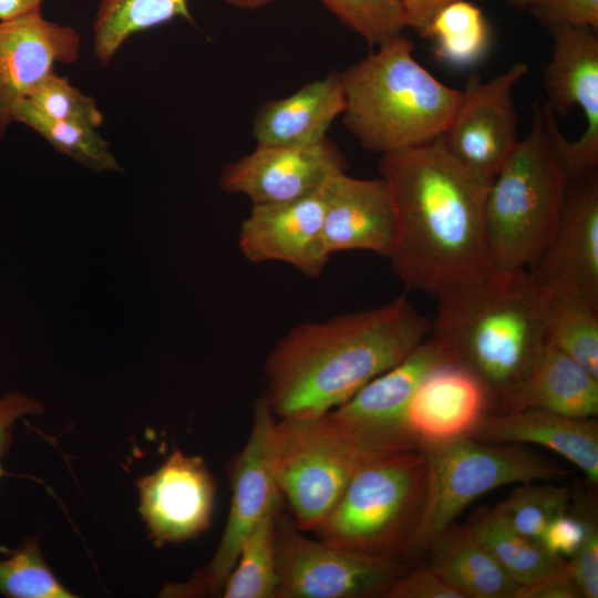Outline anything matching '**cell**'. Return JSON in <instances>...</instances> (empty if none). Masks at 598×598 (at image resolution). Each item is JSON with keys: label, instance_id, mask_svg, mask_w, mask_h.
Instances as JSON below:
<instances>
[{"label": "cell", "instance_id": "obj_2", "mask_svg": "<svg viewBox=\"0 0 598 598\" xmlns=\"http://www.w3.org/2000/svg\"><path fill=\"white\" fill-rule=\"evenodd\" d=\"M431 332L405 293L379 307L292 327L265 362L264 396L275 416L329 413L394 367Z\"/></svg>", "mask_w": 598, "mask_h": 598}, {"label": "cell", "instance_id": "obj_43", "mask_svg": "<svg viewBox=\"0 0 598 598\" xmlns=\"http://www.w3.org/2000/svg\"><path fill=\"white\" fill-rule=\"evenodd\" d=\"M227 4L243 9V10H254L266 7L267 4L274 2L275 0H223Z\"/></svg>", "mask_w": 598, "mask_h": 598}, {"label": "cell", "instance_id": "obj_38", "mask_svg": "<svg viewBox=\"0 0 598 598\" xmlns=\"http://www.w3.org/2000/svg\"><path fill=\"white\" fill-rule=\"evenodd\" d=\"M42 413V404L31 396L16 391L0 395V480L7 475L2 462L12 445L14 426L27 416Z\"/></svg>", "mask_w": 598, "mask_h": 598}, {"label": "cell", "instance_id": "obj_29", "mask_svg": "<svg viewBox=\"0 0 598 598\" xmlns=\"http://www.w3.org/2000/svg\"><path fill=\"white\" fill-rule=\"evenodd\" d=\"M12 121L34 130L55 150L95 172L121 171L110 144L96 128L51 118L25 100L16 105Z\"/></svg>", "mask_w": 598, "mask_h": 598}, {"label": "cell", "instance_id": "obj_1", "mask_svg": "<svg viewBox=\"0 0 598 598\" xmlns=\"http://www.w3.org/2000/svg\"><path fill=\"white\" fill-rule=\"evenodd\" d=\"M395 210L389 257L408 290L439 295L487 274L484 207L489 184L466 169L443 136L379 161Z\"/></svg>", "mask_w": 598, "mask_h": 598}, {"label": "cell", "instance_id": "obj_40", "mask_svg": "<svg viewBox=\"0 0 598 598\" xmlns=\"http://www.w3.org/2000/svg\"><path fill=\"white\" fill-rule=\"evenodd\" d=\"M515 598H582L568 565L534 581L520 585Z\"/></svg>", "mask_w": 598, "mask_h": 598}, {"label": "cell", "instance_id": "obj_14", "mask_svg": "<svg viewBox=\"0 0 598 598\" xmlns=\"http://www.w3.org/2000/svg\"><path fill=\"white\" fill-rule=\"evenodd\" d=\"M135 484L138 513L156 547L193 540L209 528L217 485L202 456L174 448Z\"/></svg>", "mask_w": 598, "mask_h": 598}, {"label": "cell", "instance_id": "obj_12", "mask_svg": "<svg viewBox=\"0 0 598 598\" xmlns=\"http://www.w3.org/2000/svg\"><path fill=\"white\" fill-rule=\"evenodd\" d=\"M305 533L279 512L276 598L386 597L393 581L405 571L402 561L363 559Z\"/></svg>", "mask_w": 598, "mask_h": 598}, {"label": "cell", "instance_id": "obj_9", "mask_svg": "<svg viewBox=\"0 0 598 598\" xmlns=\"http://www.w3.org/2000/svg\"><path fill=\"white\" fill-rule=\"evenodd\" d=\"M551 55L542 68L549 138L569 181L598 166V37L590 27L545 25Z\"/></svg>", "mask_w": 598, "mask_h": 598}, {"label": "cell", "instance_id": "obj_7", "mask_svg": "<svg viewBox=\"0 0 598 598\" xmlns=\"http://www.w3.org/2000/svg\"><path fill=\"white\" fill-rule=\"evenodd\" d=\"M420 450L427 461V497L412 554L427 550L484 494L509 484L556 482L569 475L564 466L523 444L464 436Z\"/></svg>", "mask_w": 598, "mask_h": 598}, {"label": "cell", "instance_id": "obj_31", "mask_svg": "<svg viewBox=\"0 0 598 598\" xmlns=\"http://www.w3.org/2000/svg\"><path fill=\"white\" fill-rule=\"evenodd\" d=\"M548 342L598 377V307L550 296Z\"/></svg>", "mask_w": 598, "mask_h": 598}, {"label": "cell", "instance_id": "obj_27", "mask_svg": "<svg viewBox=\"0 0 598 598\" xmlns=\"http://www.w3.org/2000/svg\"><path fill=\"white\" fill-rule=\"evenodd\" d=\"M280 507L269 512L244 539L221 598H276L279 579L276 527Z\"/></svg>", "mask_w": 598, "mask_h": 598}, {"label": "cell", "instance_id": "obj_39", "mask_svg": "<svg viewBox=\"0 0 598 598\" xmlns=\"http://www.w3.org/2000/svg\"><path fill=\"white\" fill-rule=\"evenodd\" d=\"M586 530L587 518L566 512L549 522L538 542L548 553L566 558L578 549Z\"/></svg>", "mask_w": 598, "mask_h": 598}, {"label": "cell", "instance_id": "obj_22", "mask_svg": "<svg viewBox=\"0 0 598 598\" xmlns=\"http://www.w3.org/2000/svg\"><path fill=\"white\" fill-rule=\"evenodd\" d=\"M344 106L340 72L331 71L288 96L261 104L252 121V136L257 145L319 143L328 137Z\"/></svg>", "mask_w": 598, "mask_h": 598}, {"label": "cell", "instance_id": "obj_26", "mask_svg": "<svg viewBox=\"0 0 598 598\" xmlns=\"http://www.w3.org/2000/svg\"><path fill=\"white\" fill-rule=\"evenodd\" d=\"M465 527L520 585L563 568L567 560L508 527L493 508L477 509Z\"/></svg>", "mask_w": 598, "mask_h": 598}, {"label": "cell", "instance_id": "obj_28", "mask_svg": "<svg viewBox=\"0 0 598 598\" xmlns=\"http://www.w3.org/2000/svg\"><path fill=\"white\" fill-rule=\"evenodd\" d=\"M426 38L434 41L439 59L456 66L478 61L491 40L483 12L467 0H456L443 7L432 19Z\"/></svg>", "mask_w": 598, "mask_h": 598}, {"label": "cell", "instance_id": "obj_36", "mask_svg": "<svg viewBox=\"0 0 598 598\" xmlns=\"http://www.w3.org/2000/svg\"><path fill=\"white\" fill-rule=\"evenodd\" d=\"M567 561L581 596L598 597V529L594 517H587V530L582 543Z\"/></svg>", "mask_w": 598, "mask_h": 598}, {"label": "cell", "instance_id": "obj_23", "mask_svg": "<svg viewBox=\"0 0 598 598\" xmlns=\"http://www.w3.org/2000/svg\"><path fill=\"white\" fill-rule=\"evenodd\" d=\"M429 549L431 567L463 598H515L519 584L465 525L452 524Z\"/></svg>", "mask_w": 598, "mask_h": 598}, {"label": "cell", "instance_id": "obj_11", "mask_svg": "<svg viewBox=\"0 0 598 598\" xmlns=\"http://www.w3.org/2000/svg\"><path fill=\"white\" fill-rule=\"evenodd\" d=\"M446 361L450 359L442 344L429 336L405 359L373 378L328 415L360 458L420 450L409 426V405L423 378Z\"/></svg>", "mask_w": 598, "mask_h": 598}, {"label": "cell", "instance_id": "obj_25", "mask_svg": "<svg viewBox=\"0 0 598 598\" xmlns=\"http://www.w3.org/2000/svg\"><path fill=\"white\" fill-rule=\"evenodd\" d=\"M177 18L192 21L188 0H100L92 25L93 54L107 66L131 37Z\"/></svg>", "mask_w": 598, "mask_h": 598}, {"label": "cell", "instance_id": "obj_42", "mask_svg": "<svg viewBox=\"0 0 598 598\" xmlns=\"http://www.w3.org/2000/svg\"><path fill=\"white\" fill-rule=\"evenodd\" d=\"M44 0H0V21L41 11Z\"/></svg>", "mask_w": 598, "mask_h": 598}, {"label": "cell", "instance_id": "obj_8", "mask_svg": "<svg viewBox=\"0 0 598 598\" xmlns=\"http://www.w3.org/2000/svg\"><path fill=\"white\" fill-rule=\"evenodd\" d=\"M266 456L291 518L303 532H313L329 515L360 462L328 413L275 420Z\"/></svg>", "mask_w": 598, "mask_h": 598}, {"label": "cell", "instance_id": "obj_33", "mask_svg": "<svg viewBox=\"0 0 598 598\" xmlns=\"http://www.w3.org/2000/svg\"><path fill=\"white\" fill-rule=\"evenodd\" d=\"M342 24L378 47L406 28L401 0H319Z\"/></svg>", "mask_w": 598, "mask_h": 598}, {"label": "cell", "instance_id": "obj_18", "mask_svg": "<svg viewBox=\"0 0 598 598\" xmlns=\"http://www.w3.org/2000/svg\"><path fill=\"white\" fill-rule=\"evenodd\" d=\"M80 42L74 28L50 21L41 11L0 21V141L16 105L56 63L75 62Z\"/></svg>", "mask_w": 598, "mask_h": 598}, {"label": "cell", "instance_id": "obj_24", "mask_svg": "<svg viewBox=\"0 0 598 598\" xmlns=\"http://www.w3.org/2000/svg\"><path fill=\"white\" fill-rule=\"evenodd\" d=\"M524 409L592 419L598 414V377L548 342L514 411Z\"/></svg>", "mask_w": 598, "mask_h": 598}, {"label": "cell", "instance_id": "obj_37", "mask_svg": "<svg viewBox=\"0 0 598 598\" xmlns=\"http://www.w3.org/2000/svg\"><path fill=\"white\" fill-rule=\"evenodd\" d=\"M385 598H463L430 567H417L401 574Z\"/></svg>", "mask_w": 598, "mask_h": 598}, {"label": "cell", "instance_id": "obj_10", "mask_svg": "<svg viewBox=\"0 0 598 598\" xmlns=\"http://www.w3.org/2000/svg\"><path fill=\"white\" fill-rule=\"evenodd\" d=\"M274 421L265 396L257 398L249 437L229 464L231 499L219 545L206 566L185 582L164 585L159 597L220 596L244 539L269 512L280 507L282 497L266 456L267 434Z\"/></svg>", "mask_w": 598, "mask_h": 598}, {"label": "cell", "instance_id": "obj_34", "mask_svg": "<svg viewBox=\"0 0 598 598\" xmlns=\"http://www.w3.org/2000/svg\"><path fill=\"white\" fill-rule=\"evenodd\" d=\"M42 114L62 122L99 128L103 114L93 97L73 86L68 78L54 71L47 75L24 99Z\"/></svg>", "mask_w": 598, "mask_h": 598}, {"label": "cell", "instance_id": "obj_15", "mask_svg": "<svg viewBox=\"0 0 598 598\" xmlns=\"http://www.w3.org/2000/svg\"><path fill=\"white\" fill-rule=\"evenodd\" d=\"M550 295L598 307V176L569 181L558 227L529 270Z\"/></svg>", "mask_w": 598, "mask_h": 598}, {"label": "cell", "instance_id": "obj_6", "mask_svg": "<svg viewBox=\"0 0 598 598\" xmlns=\"http://www.w3.org/2000/svg\"><path fill=\"white\" fill-rule=\"evenodd\" d=\"M569 178L549 138L542 106L489 184L484 223L493 267L530 270L554 237Z\"/></svg>", "mask_w": 598, "mask_h": 598}, {"label": "cell", "instance_id": "obj_30", "mask_svg": "<svg viewBox=\"0 0 598 598\" xmlns=\"http://www.w3.org/2000/svg\"><path fill=\"white\" fill-rule=\"evenodd\" d=\"M0 595L7 598H74L44 559L39 537L0 547Z\"/></svg>", "mask_w": 598, "mask_h": 598}, {"label": "cell", "instance_id": "obj_17", "mask_svg": "<svg viewBox=\"0 0 598 598\" xmlns=\"http://www.w3.org/2000/svg\"><path fill=\"white\" fill-rule=\"evenodd\" d=\"M347 168L343 153L328 137L309 145H257L223 168L219 186L247 196L251 205L281 203L313 193Z\"/></svg>", "mask_w": 598, "mask_h": 598}, {"label": "cell", "instance_id": "obj_4", "mask_svg": "<svg viewBox=\"0 0 598 598\" xmlns=\"http://www.w3.org/2000/svg\"><path fill=\"white\" fill-rule=\"evenodd\" d=\"M377 48L340 72L346 128L364 150L380 155L443 136L462 90L427 71L403 33Z\"/></svg>", "mask_w": 598, "mask_h": 598}, {"label": "cell", "instance_id": "obj_20", "mask_svg": "<svg viewBox=\"0 0 598 598\" xmlns=\"http://www.w3.org/2000/svg\"><path fill=\"white\" fill-rule=\"evenodd\" d=\"M488 412L489 399L482 382L465 368L446 361L433 368L417 385L408 422L421 448L470 436Z\"/></svg>", "mask_w": 598, "mask_h": 598}, {"label": "cell", "instance_id": "obj_5", "mask_svg": "<svg viewBox=\"0 0 598 598\" xmlns=\"http://www.w3.org/2000/svg\"><path fill=\"white\" fill-rule=\"evenodd\" d=\"M426 497L423 451L362 457L340 499L313 532L353 556L401 561L414 548Z\"/></svg>", "mask_w": 598, "mask_h": 598}, {"label": "cell", "instance_id": "obj_16", "mask_svg": "<svg viewBox=\"0 0 598 598\" xmlns=\"http://www.w3.org/2000/svg\"><path fill=\"white\" fill-rule=\"evenodd\" d=\"M326 184L296 199L252 205L238 234L244 257L252 264L285 262L309 278L321 276L331 256L323 234Z\"/></svg>", "mask_w": 598, "mask_h": 598}, {"label": "cell", "instance_id": "obj_41", "mask_svg": "<svg viewBox=\"0 0 598 598\" xmlns=\"http://www.w3.org/2000/svg\"><path fill=\"white\" fill-rule=\"evenodd\" d=\"M456 0H401L406 27L426 38L427 29L435 14Z\"/></svg>", "mask_w": 598, "mask_h": 598}, {"label": "cell", "instance_id": "obj_32", "mask_svg": "<svg viewBox=\"0 0 598 598\" xmlns=\"http://www.w3.org/2000/svg\"><path fill=\"white\" fill-rule=\"evenodd\" d=\"M570 492L553 482H527L493 508L513 530L538 540L555 517L568 512Z\"/></svg>", "mask_w": 598, "mask_h": 598}, {"label": "cell", "instance_id": "obj_3", "mask_svg": "<svg viewBox=\"0 0 598 598\" xmlns=\"http://www.w3.org/2000/svg\"><path fill=\"white\" fill-rule=\"evenodd\" d=\"M430 336L484 385L491 412H511L548 343L550 295L528 270L493 267L437 295Z\"/></svg>", "mask_w": 598, "mask_h": 598}, {"label": "cell", "instance_id": "obj_21", "mask_svg": "<svg viewBox=\"0 0 598 598\" xmlns=\"http://www.w3.org/2000/svg\"><path fill=\"white\" fill-rule=\"evenodd\" d=\"M470 437L486 443L533 444L550 450L598 483V423L539 409L488 412Z\"/></svg>", "mask_w": 598, "mask_h": 598}, {"label": "cell", "instance_id": "obj_19", "mask_svg": "<svg viewBox=\"0 0 598 598\" xmlns=\"http://www.w3.org/2000/svg\"><path fill=\"white\" fill-rule=\"evenodd\" d=\"M323 234L330 255L365 250L390 257L396 237L392 195L380 178H357L338 172L326 184Z\"/></svg>", "mask_w": 598, "mask_h": 598}, {"label": "cell", "instance_id": "obj_13", "mask_svg": "<svg viewBox=\"0 0 598 598\" xmlns=\"http://www.w3.org/2000/svg\"><path fill=\"white\" fill-rule=\"evenodd\" d=\"M527 72L528 65L517 61L488 81L472 74L443 135L448 152L487 184L518 142L513 91Z\"/></svg>", "mask_w": 598, "mask_h": 598}, {"label": "cell", "instance_id": "obj_35", "mask_svg": "<svg viewBox=\"0 0 598 598\" xmlns=\"http://www.w3.org/2000/svg\"><path fill=\"white\" fill-rule=\"evenodd\" d=\"M528 11L544 25L567 23L598 29V0H506Z\"/></svg>", "mask_w": 598, "mask_h": 598}]
</instances>
